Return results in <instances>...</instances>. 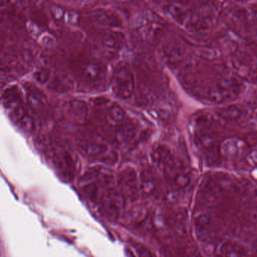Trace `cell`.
<instances>
[{
  "label": "cell",
  "instance_id": "13",
  "mask_svg": "<svg viewBox=\"0 0 257 257\" xmlns=\"http://www.w3.org/2000/svg\"><path fill=\"white\" fill-rule=\"evenodd\" d=\"M54 156L56 164L59 169L63 172V175L67 177H72L73 175L74 163L72 157L66 151H60Z\"/></svg>",
  "mask_w": 257,
  "mask_h": 257
},
{
  "label": "cell",
  "instance_id": "16",
  "mask_svg": "<svg viewBox=\"0 0 257 257\" xmlns=\"http://www.w3.org/2000/svg\"><path fill=\"white\" fill-rule=\"evenodd\" d=\"M154 14L149 11L138 12L132 18L130 26L134 30H142L154 21Z\"/></svg>",
  "mask_w": 257,
  "mask_h": 257
},
{
  "label": "cell",
  "instance_id": "14",
  "mask_svg": "<svg viewBox=\"0 0 257 257\" xmlns=\"http://www.w3.org/2000/svg\"><path fill=\"white\" fill-rule=\"evenodd\" d=\"M151 155H152V160L154 163L160 166L161 169L175 157L171 150L163 145H160L154 148Z\"/></svg>",
  "mask_w": 257,
  "mask_h": 257
},
{
  "label": "cell",
  "instance_id": "19",
  "mask_svg": "<svg viewBox=\"0 0 257 257\" xmlns=\"http://www.w3.org/2000/svg\"><path fill=\"white\" fill-rule=\"evenodd\" d=\"M220 148L223 155L228 157H234L241 152L242 146H241V142L238 139H226L222 144Z\"/></svg>",
  "mask_w": 257,
  "mask_h": 257
},
{
  "label": "cell",
  "instance_id": "20",
  "mask_svg": "<svg viewBox=\"0 0 257 257\" xmlns=\"http://www.w3.org/2000/svg\"><path fill=\"white\" fill-rule=\"evenodd\" d=\"M13 116L16 121L22 126L23 128L27 130H31L34 126L33 120L25 108L22 107H18L15 108L13 112Z\"/></svg>",
  "mask_w": 257,
  "mask_h": 257
},
{
  "label": "cell",
  "instance_id": "28",
  "mask_svg": "<svg viewBox=\"0 0 257 257\" xmlns=\"http://www.w3.org/2000/svg\"><path fill=\"white\" fill-rule=\"evenodd\" d=\"M13 0H0V11L7 9L12 4Z\"/></svg>",
  "mask_w": 257,
  "mask_h": 257
},
{
  "label": "cell",
  "instance_id": "29",
  "mask_svg": "<svg viewBox=\"0 0 257 257\" xmlns=\"http://www.w3.org/2000/svg\"><path fill=\"white\" fill-rule=\"evenodd\" d=\"M51 12H52V14L55 17V18H57V19L61 18L62 15H63V11L59 8H54L51 10Z\"/></svg>",
  "mask_w": 257,
  "mask_h": 257
},
{
  "label": "cell",
  "instance_id": "2",
  "mask_svg": "<svg viewBox=\"0 0 257 257\" xmlns=\"http://www.w3.org/2000/svg\"><path fill=\"white\" fill-rule=\"evenodd\" d=\"M107 72L102 63L91 62L83 65L80 69L81 80L91 88L102 87L106 79Z\"/></svg>",
  "mask_w": 257,
  "mask_h": 257
},
{
  "label": "cell",
  "instance_id": "22",
  "mask_svg": "<svg viewBox=\"0 0 257 257\" xmlns=\"http://www.w3.org/2000/svg\"><path fill=\"white\" fill-rule=\"evenodd\" d=\"M217 257H241V254L233 243L226 241L220 245Z\"/></svg>",
  "mask_w": 257,
  "mask_h": 257
},
{
  "label": "cell",
  "instance_id": "1",
  "mask_svg": "<svg viewBox=\"0 0 257 257\" xmlns=\"http://www.w3.org/2000/svg\"><path fill=\"white\" fill-rule=\"evenodd\" d=\"M111 87L114 94L120 99H128L133 96L134 75L126 63H120L116 66L111 78Z\"/></svg>",
  "mask_w": 257,
  "mask_h": 257
},
{
  "label": "cell",
  "instance_id": "30",
  "mask_svg": "<svg viewBox=\"0 0 257 257\" xmlns=\"http://www.w3.org/2000/svg\"><path fill=\"white\" fill-rule=\"evenodd\" d=\"M250 11H251L252 16L254 18L257 23V3H253L250 6Z\"/></svg>",
  "mask_w": 257,
  "mask_h": 257
},
{
  "label": "cell",
  "instance_id": "31",
  "mask_svg": "<svg viewBox=\"0 0 257 257\" xmlns=\"http://www.w3.org/2000/svg\"><path fill=\"white\" fill-rule=\"evenodd\" d=\"M26 1L29 2V3H37L39 0H26Z\"/></svg>",
  "mask_w": 257,
  "mask_h": 257
},
{
  "label": "cell",
  "instance_id": "5",
  "mask_svg": "<svg viewBox=\"0 0 257 257\" xmlns=\"http://www.w3.org/2000/svg\"><path fill=\"white\" fill-rule=\"evenodd\" d=\"M185 54L184 45L178 39H169L162 45L160 55L165 63L169 66H178L182 62Z\"/></svg>",
  "mask_w": 257,
  "mask_h": 257
},
{
  "label": "cell",
  "instance_id": "10",
  "mask_svg": "<svg viewBox=\"0 0 257 257\" xmlns=\"http://www.w3.org/2000/svg\"><path fill=\"white\" fill-rule=\"evenodd\" d=\"M140 181L141 189L145 194L152 195L157 192L158 181L155 174L151 169H146L142 171Z\"/></svg>",
  "mask_w": 257,
  "mask_h": 257
},
{
  "label": "cell",
  "instance_id": "18",
  "mask_svg": "<svg viewBox=\"0 0 257 257\" xmlns=\"http://www.w3.org/2000/svg\"><path fill=\"white\" fill-rule=\"evenodd\" d=\"M21 100V93L16 86L8 88L2 96V101L6 108H11L12 105H18Z\"/></svg>",
  "mask_w": 257,
  "mask_h": 257
},
{
  "label": "cell",
  "instance_id": "7",
  "mask_svg": "<svg viewBox=\"0 0 257 257\" xmlns=\"http://www.w3.org/2000/svg\"><path fill=\"white\" fill-rule=\"evenodd\" d=\"M139 181L137 175L133 169H124L120 173L118 178V184L122 191L126 196L131 198L136 197L139 192Z\"/></svg>",
  "mask_w": 257,
  "mask_h": 257
},
{
  "label": "cell",
  "instance_id": "25",
  "mask_svg": "<svg viewBox=\"0 0 257 257\" xmlns=\"http://www.w3.org/2000/svg\"><path fill=\"white\" fill-rule=\"evenodd\" d=\"M86 195L91 202H96L98 199V195L99 193V188L96 184H90L86 187Z\"/></svg>",
  "mask_w": 257,
  "mask_h": 257
},
{
  "label": "cell",
  "instance_id": "26",
  "mask_svg": "<svg viewBox=\"0 0 257 257\" xmlns=\"http://www.w3.org/2000/svg\"><path fill=\"white\" fill-rule=\"evenodd\" d=\"M136 248L139 257H157L149 249L146 248L143 246L138 245L136 246Z\"/></svg>",
  "mask_w": 257,
  "mask_h": 257
},
{
  "label": "cell",
  "instance_id": "23",
  "mask_svg": "<svg viewBox=\"0 0 257 257\" xmlns=\"http://www.w3.org/2000/svg\"><path fill=\"white\" fill-rule=\"evenodd\" d=\"M172 181L177 187H187L190 184V180H191V176L188 171L186 170L184 168L181 169V170L178 171L173 178H172Z\"/></svg>",
  "mask_w": 257,
  "mask_h": 257
},
{
  "label": "cell",
  "instance_id": "24",
  "mask_svg": "<svg viewBox=\"0 0 257 257\" xmlns=\"http://www.w3.org/2000/svg\"><path fill=\"white\" fill-rule=\"evenodd\" d=\"M122 128H119L117 133V139L118 142H123L133 137L134 134V127L130 125H121Z\"/></svg>",
  "mask_w": 257,
  "mask_h": 257
},
{
  "label": "cell",
  "instance_id": "3",
  "mask_svg": "<svg viewBox=\"0 0 257 257\" xmlns=\"http://www.w3.org/2000/svg\"><path fill=\"white\" fill-rule=\"evenodd\" d=\"M214 15L208 6H202L190 14L184 26L190 31L200 32L208 30L214 22Z\"/></svg>",
  "mask_w": 257,
  "mask_h": 257
},
{
  "label": "cell",
  "instance_id": "15",
  "mask_svg": "<svg viewBox=\"0 0 257 257\" xmlns=\"http://www.w3.org/2000/svg\"><path fill=\"white\" fill-rule=\"evenodd\" d=\"M106 118L111 126H121L126 119V113L120 105H112L107 110Z\"/></svg>",
  "mask_w": 257,
  "mask_h": 257
},
{
  "label": "cell",
  "instance_id": "9",
  "mask_svg": "<svg viewBox=\"0 0 257 257\" xmlns=\"http://www.w3.org/2000/svg\"><path fill=\"white\" fill-rule=\"evenodd\" d=\"M84 152L87 157L91 159H104V161L111 160L116 158V156L108 155V148L103 144L93 142L86 145L84 148Z\"/></svg>",
  "mask_w": 257,
  "mask_h": 257
},
{
  "label": "cell",
  "instance_id": "12",
  "mask_svg": "<svg viewBox=\"0 0 257 257\" xmlns=\"http://www.w3.org/2000/svg\"><path fill=\"white\" fill-rule=\"evenodd\" d=\"M247 110L244 105L241 104L230 105L225 107L220 111V114L221 117L226 120L235 121L242 119L247 114Z\"/></svg>",
  "mask_w": 257,
  "mask_h": 257
},
{
  "label": "cell",
  "instance_id": "17",
  "mask_svg": "<svg viewBox=\"0 0 257 257\" xmlns=\"http://www.w3.org/2000/svg\"><path fill=\"white\" fill-rule=\"evenodd\" d=\"M166 13L179 24H185L190 14L187 11L178 4H170L166 6Z\"/></svg>",
  "mask_w": 257,
  "mask_h": 257
},
{
  "label": "cell",
  "instance_id": "11",
  "mask_svg": "<svg viewBox=\"0 0 257 257\" xmlns=\"http://www.w3.org/2000/svg\"><path fill=\"white\" fill-rule=\"evenodd\" d=\"M195 227H196L197 236L204 241L210 235V231H211L210 216L205 212L198 214L195 218Z\"/></svg>",
  "mask_w": 257,
  "mask_h": 257
},
{
  "label": "cell",
  "instance_id": "6",
  "mask_svg": "<svg viewBox=\"0 0 257 257\" xmlns=\"http://www.w3.org/2000/svg\"><path fill=\"white\" fill-rule=\"evenodd\" d=\"M123 194L114 190H109L104 194L101 200V210L110 218H117L123 209Z\"/></svg>",
  "mask_w": 257,
  "mask_h": 257
},
{
  "label": "cell",
  "instance_id": "4",
  "mask_svg": "<svg viewBox=\"0 0 257 257\" xmlns=\"http://www.w3.org/2000/svg\"><path fill=\"white\" fill-rule=\"evenodd\" d=\"M92 18L98 25L110 30H119L124 24V19L122 15L111 8H98L95 9Z\"/></svg>",
  "mask_w": 257,
  "mask_h": 257
},
{
  "label": "cell",
  "instance_id": "21",
  "mask_svg": "<svg viewBox=\"0 0 257 257\" xmlns=\"http://www.w3.org/2000/svg\"><path fill=\"white\" fill-rule=\"evenodd\" d=\"M69 111L77 120H84L87 115V104L81 100L72 101L69 104Z\"/></svg>",
  "mask_w": 257,
  "mask_h": 257
},
{
  "label": "cell",
  "instance_id": "27",
  "mask_svg": "<svg viewBox=\"0 0 257 257\" xmlns=\"http://www.w3.org/2000/svg\"><path fill=\"white\" fill-rule=\"evenodd\" d=\"M248 160L252 164L257 165V148L250 151L248 155Z\"/></svg>",
  "mask_w": 257,
  "mask_h": 257
},
{
  "label": "cell",
  "instance_id": "8",
  "mask_svg": "<svg viewBox=\"0 0 257 257\" xmlns=\"http://www.w3.org/2000/svg\"><path fill=\"white\" fill-rule=\"evenodd\" d=\"M126 41L123 32L120 30H110L102 36V46L110 51H119L123 48Z\"/></svg>",
  "mask_w": 257,
  "mask_h": 257
}]
</instances>
